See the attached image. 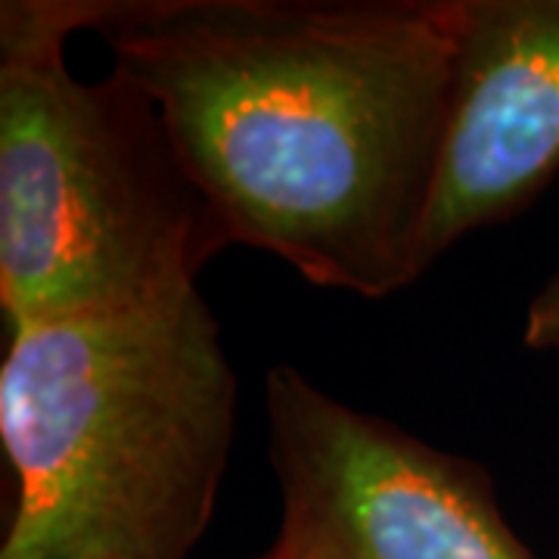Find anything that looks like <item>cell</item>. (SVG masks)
Listing matches in <instances>:
<instances>
[{
	"label": "cell",
	"mask_w": 559,
	"mask_h": 559,
	"mask_svg": "<svg viewBox=\"0 0 559 559\" xmlns=\"http://www.w3.org/2000/svg\"><path fill=\"white\" fill-rule=\"evenodd\" d=\"M87 28L156 103L227 242L360 299L423 274L454 0H91Z\"/></svg>",
	"instance_id": "cell-1"
},
{
	"label": "cell",
	"mask_w": 559,
	"mask_h": 559,
	"mask_svg": "<svg viewBox=\"0 0 559 559\" xmlns=\"http://www.w3.org/2000/svg\"><path fill=\"white\" fill-rule=\"evenodd\" d=\"M240 385L200 289L10 330L0 559H187L215 516Z\"/></svg>",
	"instance_id": "cell-2"
},
{
	"label": "cell",
	"mask_w": 559,
	"mask_h": 559,
	"mask_svg": "<svg viewBox=\"0 0 559 559\" xmlns=\"http://www.w3.org/2000/svg\"><path fill=\"white\" fill-rule=\"evenodd\" d=\"M91 0L0 3V308L10 330L112 318L197 289L230 246L162 124L119 75L81 81L66 44Z\"/></svg>",
	"instance_id": "cell-3"
},
{
	"label": "cell",
	"mask_w": 559,
	"mask_h": 559,
	"mask_svg": "<svg viewBox=\"0 0 559 559\" xmlns=\"http://www.w3.org/2000/svg\"><path fill=\"white\" fill-rule=\"evenodd\" d=\"M280 544L301 559H532L491 481L277 364L264 380Z\"/></svg>",
	"instance_id": "cell-4"
},
{
	"label": "cell",
	"mask_w": 559,
	"mask_h": 559,
	"mask_svg": "<svg viewBox=\"0 0 559 559\" xmlns=\"http://www.w3.org/2000/svg\"><path fill=\"white\" fill-rule=\"evenodd\" d=\"M457 57L426 271L473 230L525 209L559 171V0H454Z\"/></svg>",
	"instance_id": "cell-5"
},
{
	"label": "cell",
	"mask_w": 559,
	"mask_h": 559,
	"mask_svg": "<svg viewBox=\"0 0 559 559\" xmlns=\"http://www.w3.org/2000/svg\"><path fill=\"white\" fill-rule=\"evenodd\" d=\"M525 345L538 352H559V271L544 283L525 314Z\"/></svg>",
	"instance_id": "cell-6"
},
{
	"label": "cell",
	"mask_w": 559,
	"mask_h": 559,
	"mask_svg": "<svg viewBox=\"0 0 559 559\" xmlns=\"http://www.w3.org/2000/svg\"><path fill=\"white\" fill-rule=\"evenodd\" d=\"M264 559H301L299 554H296V550H289V547H286V544H274V547H271V554H267V557Z\"/></svg>",
	"instance_id": "cell-7"
}]
</instances>
